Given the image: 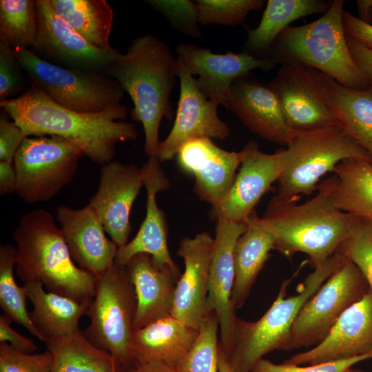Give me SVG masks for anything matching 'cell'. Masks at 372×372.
Here are the masks:
<instances>
[{
  "instance_id": "obj_40",
  "label": "cell",
  "mask_w": 372,
  "mask_h": 372,
  "mask_svg": "<svg viewBox=\"0 0 372 372\" xmlns=\"http://www.w3.org/2000/svg\"><path fill=\"white\" fill-rule=\"evenodd\" d=\"M51 353H25L0 342V372H50Z\"/></svg>"
},
{
  "instance_id": "obj_38",
  "label": "cell",
  "mask_w": 372,
  "mask_h": 372,
  "mask_svg": "<svg viewBox=\"0 0 372 372\" xmlns=\"http://www.w3.org/2000/svg\"><path fill=\"white\" fill-rule=\"evenodd\" d=\"M146 2L160 12L175 30L192 39L202 37L198 27V12L196 1L147 0Z\"/></svg>"
},
{
  "instance_id": "obj_27",
  "label": "cell",
  "mask_w": 372,
  "mask_h": 372,
  "mask_svg": "<svg viewBox=\"0 0 372 372\" xmlns=\"http://www.w3.org/2000/svg\"><path fill=\"white\" fill-rule=\"evenodd\" d=\"M319 85L338 124L372 157V85L366 90L353 89L320 72Z\"/></svg>"
},
{
  "instance_id": "obj_14",
  "label": "cell",
  "mask_w": 372,
  "mask_h": 372,
  "mask_svg": "<svg viewBox=\"0 0 372 372\" xmlns=\"http://www.w3.org/2000/svg\"><path fill=\"white\" fill-rule=\"evenodd\" d=\"M320 74L306 65L286 61L268 83L291 130L311 131L338 124L322 96Z\"/></svg>"
},
{
  "instance_id": "obj_32",
  "label": "cell",
  "mask_w": 372,
  "mask_h": 372,
  "mask_svg": "<svg viewBox=\"0 0 372 372\" xmlns=\"http://www.w3.org/2000/svg\"><path fill=\"white\" fill-rule=\"evenodd\" d=\"M55 12L92 46L110 50L114 12L105 0H49Z\"/></svg>"
},
{
  "instance_id": "obj_20",
  "label": "cell",
  "mask_w": 372,
  "mask_h": 372,
  "mask_svg": "<svg viewBox=\"0 0 372 372\" xmlns=\"http://www.w3.org/2000/svg\"><path fill=\"white\" fill-rule=\"evenodd\" d=\"M214 246V238L203 231L183 238L177 251L185 269L176 284L171 315L197 330L211 313L207 300Z\"/></svg>"
},
{
  "instance_id": "obj_8",
  "label": "cell",
  "mask_w": 372,
  "mask_h": 372,
  "mask_svg": "<svg viewBox=\"0 0 372 372\" xmlns=\"http://www.w3.org/2000/svg\"><path fill=\"white\" fill-rule=\"evenodd\" d=\"M137 298L125 265L116 263L97 278L95 294L86 315L90 322L83 332L98 348L125 366L133 362L131 342Z\"/></svg>"
},
{
  "instance_id": "obj_50",
  "label": "cell",
  "mask_w": 372,
  "mask_h": 372,
  "mask_svg": "<svg viewBox=\"0 0 372 372\" xmlns=\"http://www.w3.org/2000/svg\"><path fill=\"white\" fill-rule=\"evenodd\" d=\"M218 372H233L229 361L224 353V351L219 342L218 347Z\"/></svg>"
},
{
  "instance_id": "obj_30",
  "label": "cell",
  "mask_w": 372,
  "mask_h": 372,
  "mask_svg": "<svg viewBox=\"0 0 372 372\" xmlns=\"http://www.w3.org/2000/svg\"><path fill=\"white\" fill-rule=\"evenodd\" d=\"M273 249H275L273 237L254 211L234 248L235 278L231 301L236 310L245 304Z\"/></svg>"
},
{
  "instance_id": "obj_2",
  "label": "cell",
  "mask_w": 372,
  "mask_h": 372,
  "mask_svg": "<svg viewBox=\"0 0 372 372\" xmlns=\"http://www.w3.org/2000/svg\"><path fill=\"white\" fill-rule=\"evenodd\" d=\"M105 75L114 79L130 96L133 120L143 125L144 149L157 156L161 121L173 118L171 94L178 78L177 59L167 44L154 34L133 39L124 54L119 53Z\"/></svg>"
},
{
  "instance_id": "obj_10",
  "label": "cell",
  "mask_w": 372,
  "mask_h": 372,
  "mask_svg": "<svg viewBox=\"0 0 372 372\" xmlns=\"http://www.w3.org/2000/svg\"><path fill=\"white\" fill-rule=\"evenodd\" d=\"M84 156L78 145L59 136L25 138L13 161L16 193L28 204L50 201L72 181Z\"/></svg>"
},
{
  "instance_id": "obj_26",
  "label": "cell",
  "mask_w": 372,
  "mask_h": 372,
  "mask_svg": "<svg viewBox=\"0 0 372 372\" xmlns=\"http://www.w3.org/2000/svg\"><path fill=\"white\" fill-rule=\"evenodd\" d=\"M199 330L172 315L134 330L131 342L133 361L158 362L174 369L191 349Z\"/></svg>"
},
{
  "instance_id": "obj_34",
  "label": "cell",
  "mask_w": 372,
  "mask_h": 372,
  "mask_svg": "<svg viewBox=\"0 0 372 372\" xmlns=\"http://www.w3.org/2000/svg\"><path fill=\"white\" fill-rule=\"evenodd\" d=\"M37 33L34 0L0 1V43L14 52L30 50Z\"/></svg>"
},
{
  "instance_id": "obj_11",
  "label": "cell",
  "mask_w": 372,
  "mask_h": 372,
  "mask_svg": "<svg viewBox=\"0 0 372 372\" xmlns=\"http://www.w3.org/2000/svg\"><path fill=\"white\" fill-rule=\"evenodd\" d=\"M369 288L360 270L347 258L303 305L282 350L320 344L342 313L359 301Z\"/></svg>"
},
{
  "instance_id": "obj_21",
  "label": "cell",
  "mask_w": 372,
  "mask_h": 372,
  "mask_svg": "<svg viewBox=\"0 0 372 372\" xmlns=\"http://www.w3.org/2000/svg\"><path fill=\"white\" fill-rule=\"evenodd\" d=\"M372 351V289L347 309L325 339L284 363L298 366L347 359Z\"/></svg>"
},
{
  "instance_id": "obj_19",
  "label": "cell",
  "mask_w": 372,
  "mask_h": 372,
  "mask_svg": "<svg viewBox=\"0 0 372 372\" xmlns=\"http://www.w3.org/2000/svg\"><path fill=\"white\" fill-rule=\"evenodd\" d=\"M242 156V150L223 149L208 137L187 141L176 155L179 168L194 178L196 194L211 207L220 203L230 190Z\"/></svg>"
},
{
  "instance_id": "obj_16",
  "label": "cell",
  "mask_w": 372,
  "mask_h": 372,
  "mask_svg": "<svg viewBox=\"0 0 372 372\" xmlns=\"http://www.w3.org/2000/svg\"><path fill=\"white\" fill-rule=\"evenodd\" d=\"M143 186L142 167L114 160L101 167L98 189L87 205L118 248L128 242L131 209Z\"/></svg>"
},
{
  "instance_id": "obj_36",
  "label": "cell",
  "mask_w": 372,
  "mask_h": 372,
  "mask_svg": "<svg viewBox=\"0 0 372 372\" xmlns=\"http://www.w3.org/2000/svg\"><path fill=\"white\" fill-rule=\"evenodd\" d=\"M219 331L217 316L211 311L191 349L176 367V372H218Z\"/></svg>"
},
{
  "instance_id": "obj_45",
  "label": "cell",
  "mask_w": 372,
  "mask_h": 372,
  "mask_svg": "<svg viewBox=\"0 0 372 372\" xmlns=\"http://www.w3.org/2000/svg\"><path fill=\"white\" fill-rule=\"evenodd\" d=\"M12 320L6 314L0 316V342H9L14 349L25 353L37 351L39 347L32 340L12 329Z\"/></svg>"
},
{
  "instance_id": "obj_18",
  "label": "cell",
  "mask_w": 372,
  "mask_h": 372,
  "mask_svg": "<svg viewBox=\"0 0 372 372\" xmlns=\"http://www.w3.org/2000/svg\"><path fill=\"white\" fill-rule=\"evenodd\" d=\"M247 226V223L219 218L215 229L207 302L209 311L217 316L220 344L227 358L232 350L238 318L231 301L235 278L234 248Z\"/></svg>"
},
{
  "instance_id": "obj_46",
  "label": "cell",
  "mask_w": 372,
  "mask_h": 372,
  "mask_svg": "<svg viewBox=\"0 0 372 372\" xmlns=\"http://www.w3.org/2000/svg\"><path fill=\"white\" fill-rule=\"evenodd\" d=\"M347 40L354 61L372 83V50L347 37Z\"/></svg>"
},
{
  "instance_id": "obj_49",
  "label": "cell",
  "mask_w": 372,
  "mask_h": 372,
  "mask_svg": "<svg viewBox=\"0 0 372 372\" xmlns=\"http://www.w3.org/2000/svg\"><path fill=\"white\" fill-rule=\"evenodd\" d=\"M360 19L367 23L372 22V0L356 1Z\"/></svg>"
},
{
  "instance_id": "obj_13",
  "label": "cell",
  "mask_w": 372,
  "mask_h": 372,
  "mask_svg": "<svg viewBox=\"0 0 372 372\" xmlns=\"http://www.w3.org/2000/svg\"><path fill=\"white\" fill-rule=\"evenodd\" d=\"M176 52L178 66L192 76L198 75L196 81L201 92L225 108L236 80L255 69L270 70L277 63L268 57L256 58L245 51L214 53L195 43H181Z\"/></svg>"
},
{
  "instance_id": "obj_48",
  "label": "cell",
  "mask_w": 372,
  "mask_h": 372,
  "mask_svg": "<svg viewBox=\"0 0 372 372\" xmlns=\"http://www.w3.org/2000/svg\"><path fill=\"white\" fill-rule=\"evenodd\" d=\"M121 372H176V369L158 362H138L133 361L121 367Z\"/></svg>"
},
{
  "instance_id": "obj_4",
  "label": "cell",
  "mask_w": 372,
  "mask_h": 372,
  "mask_svg": "<svg viewBox=\"0 0 372 372\" xmlns=\"http://www.w3.org/2000/svg\"><path fill=\"white\" fill-rule=\"evenodd\" d=\"M317 189L304 203L267 207L260 218L273 237L275 249L287 258L306 254L313 269L338 250L361 220L337 208L323 189Z\"/></svg>"
},
{
  "instance_id": "obj_29",
  "label": "cell",
  "mask_w": 372,
  "mask_h": 372,
  "mask_svg": "<svg viewBox=\"0 0 372 372\" xmlns=\"http://www.w3.org/2000/svg\"><path fill=\"white\" fill-rule=\"evenodd\" d=\"M319 183L339 209L372 222V162L349 158Z\"/></svg>"
},
{
  "instance_id": "obj_15",
  "label": "cell",
  "mask_w": 372,
  "mask_h": 372,
  "mask_svg": "<svg viewBox=\"0 0 372 372\" xmlns=\"http://www.w3.org/2000/svg\"><path fill=\"white\" fill-rule=\"evenodd\" d=\"M242 152V159L232 187L220 203L211 207L209 211L213 220L225 218L247 223L256 205L282 172L284 149L267 154L251 141Z\"/></svg>"
},
{
  "instance_id": "obj_33",
  "label": "cell",
  "mask_w": 372,
  "mask_h": 372,
  "mask_svg": "<svg viewBox=\"0 0 372 372\" xmlns=\"http://www.w3.org/2000/svg\"><path fill=\"white\" fill-rule=\"evenodd\" d=\"M52 356L50 372H121V366L108 352L91 343L80 332L44 342Z\"/></svg>"
},
{
  "instance_id": "obj_37",
  "label": "cell",
  "mask_w": 372,
  "mask_h": 372,
  "mask_svg": "<svg viewBox=\"0 0 372 372\" xmlns=\"http://www.w3.org/2000/svg\"><path fill=\"white\" fill-rule=\"evenodd\" d=\"M199 23L236 26L252 11L260 10L264 0H197Z\"/></svg>"
},
{
  "instance_id": "obj_23",
  "label": "cell",
  "mask_w": 372,
  "mask_h": 372,
  "mask_svg": "<svg viewBox=\"0 0 372 372\" xmlns=\"http://www.w3.org/2000/svg\"><path fill=\"white\" fill-rule=\"evenodd\" d=\"M142 168L147 192L145 217L136 236L118 248L115 262L126 265L135 255L145 253L149 254L157 265H167L176 271H180L170 255L166 218L156 200L159 192L169 188V180L157 156L148 157Z\"/></svg>"
},
{
  "instance_id": "obj_51",
  "label": "cell",
  "mask_w": 372,
  "mask_h": 372,
  "mask_svg": "<svg viewBox=\"0 0 372 372\" xmlns=\"http://www.w3.org/2000/svg\"><path fill=\"white\" fill-rule=\"evenodd\" d=\"M347 372H364V371L360 369L351 368Z\"/></svg>"
},
{
  "instance_id": "obj_12",
  "label": "cell",
  "mask_w": 372,
  "mask_h": 372,
  "mask_svg": "<svg viewBox=\"0 0 372 372\" xmlns=\"http://www.w3.org/2000/svg\"><path fill=\"white\" fill-rule=\"evenodd\" d=\"M34 2L37 33L30 50L57 66L105 74L120 52L92 46L55 12L49 0Z\"/></svg>"
},
{
  "instance_id": "obj_3",
  "label": "cell",
  "mask_w": 372,
  "mask_h": 372,
  "mask_svg": "<svg viewBox=\"0 0 372 372\" xmlns=\"http://www.w3.org/2000/svg\"><path fill=\"white\" fill-rule=\"evenodd\" d=\"M16 273L24 283L39 282L48 291L90 304L97 278L76 265L52 215L37 209L25 213L12 232Z\"/></svg>"
},
{
  "instance_id": "obj_47",
  "label": "cell",
  "mask_w": 372,
  "mask_h": 372,
  "mask_svg": "<svg viewBox=\"0 0 372 372\" xmlns=\"http://www.w3.org/2000/svg\"><path fill=\"white\" fill-rule=\"evenodd\" d=\"M17 176L13 163L0 161V196L17 192Z\"/></svg>"
},
{
  "instance_id": "obj_1",
  "label": "cell",
  "mask_w": 372,
  "mask_h": 372,
  "mask_svg": "<svg viewBox=\"0 0 372 372\" xmlns=\"http://www.w3.org/2000/svg\"><path fill=\"white\" fill-rule=\"evenodd\" d=\"M0 106L30 137L55 136L78 145L85 156L103 165L113 160L118 143L136 139L134 123L118 121L127 116L121 104L105 111L87 114L67 109L38 88H30Z\"/></svg>"
},
{
  "instance_id": "obj_42",
  "label": "cell",
  "mask_w": 372,
  "mask_h": 372,
  "mask_svg": "<svg viewBox=\"0 0 372 372\" xmlns=\"http://www.w3.org/2000/svg\"><path fill=\"white\" fill-rule=\"evenodd\" d=\"M22 71L14 51L0 43V101L14 99L22 90Z\"/></svg>"
},
{
  "instance_id": "obj_9",
  "label": "cell",
  "mask_w": 372,
  "mask_h": 372,
  "mask_svg": "<svg viewBox=\"0 0 372 372\" xmlns=\"http://www.w3.org/2000/svg\"><path fill=\"white\" fill-rule=\"evenodd\" d=\"M14 52L30 85L67 109L93 114L121 104L125 92L114 79L105 74L57 66L30 50Z\"/></svg>"
},
{
  "instance_id": "obj_24",
  "label": "cell",
  "mask_w": 372,
  "mask_h": 372,
  "mask_svg": "<svg viewBox=\"0 0 372 372\" xmlns=\"http://www.w3.org/2000/svg\"><path fill=\"white\" fill-rule=\"evenodd\" d=\"M247 76L238 79L232 84L227 109L260 138L287 146L292 130L276 95L268 83Z\"/></svg>"
},
{
  "instance_id": "obj_31",
  "label": "cell",
  "mask_w": 372,
  "mask_h": 372,
  "mask_svg": "<svg viewBox=\"0 0 372 372\" xmlns=\"http://www.w3.org/2000/svg\"><path fill=\"white\" fill-rule=\"evenodd\" d=\"M331 3L321 0H268L258 25L247 28L245 51L256 58L267 56L276 39L292 22L306 16L324 14Z\"/></svg>"
},
{
  "instance_id": "obj_25",
  "label": "cell",
  "mask_w": 372,
  "mask_h": 372,
  "mask_svg": "<svg viewBox=\"0 0 372 372\" xmlns=\"http://www.w3.org/2000/svg\"><path fill=\"white\" fill-rule=\"evenodd\" d=\"M125 266L137 298L134 330L170 316L182 273L167 265H157L145 253L135 255Z\"/></svg>"
},
{
  "instance_id": "obj_6",
  "label": "cell",
  "mask_w": 372,
  "mask_h": 372,
  "mask_svg": "<svg viewBox=\"0 0 372 372\" xmlns=\"http://www.w3.org/2000/svg\"><path fill=\"white\" fill-rule=\"evenodd\" d=\"M372 157L339 124L311 131L292 130L284 149V167L275 196L267 207L299 201L302 194L318 189L321 178L341 161Z\"/></svg>"
},
{
  "instance_id": "obj_28",
  "label": "cell",
  "mask_w": 372,
  "mask_h": 372,
  "mask_svg": "<svg viewBox=\"0 0 372 372\" xmlns=\"http://www.w3.org/2000/svg\"><path fill=\"white\" fill-rule=\"evenodd\" d=\"M33 309L30 318L43 338H65L81 331L79 323L90 304L80 303L68 297L44 290L39 282L24 283Z\"/></svg>"
},
{
  "instance_id": "obj_35",
  "label": "cell",
  "mask_w": 372,
  "mask_h": 372,
  "mask_svg": "<svg viewBox=\"0 0 372 372\" xmlns=\"http://www.w3.org/2000/svg\"><path fill=\"white\" fill-rule=\"evenodd\" d=\"M17 260L16 247L10 244L0 246V307L12 322L25 328L41 342L43 338L34 327L27 311L25 287L15 280L14 269Z\"/></svg>"
},
{
  "instance_id": "obj_17",
  "label": "cell",
  "mask_w": 372,
  "mask_h": 372,
  "mask_svg": "<svg viewBox=\"0 0 372 372\" xmlns=\"http://www.w3.org/2000/svg\"><path fill=\"white\" fill-rule=\"evenodd\" d=\"M180 94L173 126L160 142L157 157L161 162L172 160L187 141L200 137L226 139L230 130L218 115V104L200 90L196 79L178 65Z\"/></svg>"
},
{
  "instance_id": "obj_41",
  "label": "cell",
  "mask_w": 372,
  "mask_h": 372,
  "mask_svg": "<svg viewBox=\"0 0 372 372\" xmlns=\"http://www.w3.org/2000/svg\"><path fill=\"white\" fill-rule=\"evenodd\" d=\"M371 358L372 351L347 359L307 366L287 364L284 362L276 364L262 358L256 363L250 372H347L354 364Z\"/></svg>"
},
{
  "instance_id": "obj_39",
  "label": "cell",
  "mask_w": 372,
  "mask_h": 372,
  "mask_svg": "<svg viewBox=\"0 0 372 372\" xmlns=\"http://www.w3.org/2000/svg\"><path fill=\"white\" fill-rule=\"evenodd\" d=\"M338 251L358 267L372 289V222L361 219Z\"/></svg>"
},
{
  "instance_id": "obj_44",
  "label": "cell",
  "mask_w": 372,
  "mask_h": 372,
  "mask_svg": "<svg viewBox=\"0 0 372 372\" xmlns=\"http://www.w3.org/2000/svg\"><path fill=\"white\" fill-rule=\"evenodd\" d=\"M342 21L347 37L372 50V24L364 22L344 10Z\"/></svg>"
},
{
  "instance_id": "obj_5",
  "label": "cell",
  "mask_w": 372,
  "mask_h": 372,
  "mask_svg": "<svg viewBox=\"0 0 372 372\" xmlns=\"http://www.w3.org/2000/svg\"><path fill=\"white\" fill-rule=\"evenodd\" d=\"M343 0H334L317 20L289 26L276 39L267 56L277 62H295L314 68L353 89L366 90L372 83L351 54L344 32Z\"/></svg>"
},
{
  "instance_id": "obj_22",
  "label": "cell",
  "mask_w": 372,
  "mask_h": 372,
  "mask_svg": "<svg viewBox=\"0 0 372 372\" xmlns=\"http://www.w3.org/2000/svg\"><path fill=\"white\" fill-rule=\"evenodd\" d=\"M56 218L72 258L79 267L99 278L112 266L118 247L106 237L101 221L90 205L73 209L60 205Z\"/></svg>"
},
{
  "instance_id": "obj_43",
  "label": "cell",
  "mask_w": 372,
  "mask_h": 372,
  "mask_svg": "<svg viewBox=\"0 0 372 372\" xmlns=\"http://www.w3.org/2000/svg\"><path fill=\"white\" fill-rule=\"evenodd\" d=\"M28 136L14 122L5 114L0 116V161L13 163L15 155Z\"/></svg>"
},
{
  "instance_id": "obj_7",
  "label": "cell",
  "mask_w": 372,
  "mask_h": 372,
  "mask_svg": "<svg viewBox=\"0 0 372 372\" xmlns=\"http://www.w3.org/2000/svg\"><path fill=\"white\" fill-rule=\"evenodd\" d=\"M346 260V256L337 251L306 277L297 294L287 296L292 278L285 280L276 300L260 319L249 322L237 318L232 350L227 358L233 372H250L265 355L282 350L303 305Z\"/></svg>"
}]
</instances>
